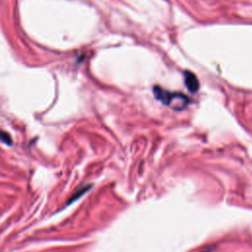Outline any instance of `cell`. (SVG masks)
Listing matches in <instances>:
<instances>
[{"label": "cell", "mask_w": 252, "mask_h": 252, "mask_svg": "<svg viewBox=\"0 0 252 252\" xmlns=\"http://www.w3.org/2000/svg\"><path fill=\"white\" fill-rule=\"evenodd\" d=\"M184 78H185V80H184L185 85L190 92L193 93L199 89V82L194 74H192L190 72H185Z\"/></svg>", "instance_id": "cell-2"}, {"label": "cell", "mask_w": 252, "mask_h": 252, "mask_svg": "<svg viewBox=\"0 0 252 252\" xmlns=\"http://www.w3.org/2000/svg\"><path fill=\"white\" fill-rule=\"evenodd\" d=\"M0 141L3 142L6 145H9V146L12 145V143H13L11 136L7 132L2 131V130H0Z\"/></svg>", "instance_id": "cell-4"}, {"label": "cell", "mask_w": 252, "mask_h": 252, "mask_svg": "<svg viewBox=\"0 0 252 252\" xmlns=\"http://www.w3.org/2000/svg\"><path fill=\"white\" fill-rule=\"evenodd\" d=\"M91 188H92V185H91V184H88V185H86V186H82L79 190H77V191L73 194L72 197L68 200L67 205H69V204L75 202L76 200H78L79 198H81L82 196H83L84 194H86V193H87Z\"/></svg>", "instance_id": "cell-3"}, {"label": "cell", "mask_w": 252, "mask_h": 252, "mask_svg": "<svg viewBox=\"0 0 252 252\" xmlns=\"http://www.w3.org/2000/svg\"><path fill=\"white\" fill-rule=\"evenodd\" d=\"M154 94L157 100L161 101L163 104L169 105L175 109L180 110L186 107L189 103V100L186 96L180 93H172L165 91L160 87L154 88Z\"/></svg>", "instance_id": "cell-1"}]
</instances>
